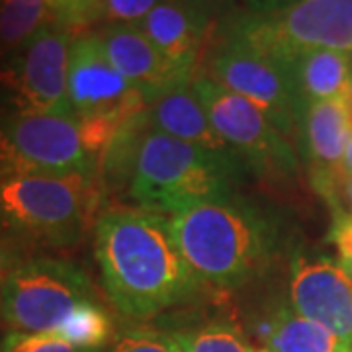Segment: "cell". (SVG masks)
Here are the masks:
<instances>
[{
	"label": "cell",
	"mask_w": 352,
	"mask_h": 352,
	"mask_svg": "<svg viewBox=\"0 0 352 352\" xmlns=\"http://www.w3.org/2000/svg\"><path fill=\"white\" fill-rule=\"evenodd\" d=\"M96 302L88 276L71 261L25 258L0 292V317L16 333L57 335L78 305Z\"/></svg>",
	"instance_id": "5"
},
{
	"label": "cell",
	"mask_w": 352,
	"mask_h": 352,
	"mask_svg": "<svg viewBox=\"0 0 352 352\" xmlns=\"http://www.w3.org/2000/svg\"><path fill=\"white\" fill-rule=\"evenodd\" d=\"M192 2H198V4H201V6H206V8H210V10H212L219 0H192Z\"/></svg>",
	"instance_id": "31"
},
{
	"label": "cell",
	"mask_w": 352,
	"mask_h": 352,
	"mask_svg": "<svg viewBox=\"0 0 352 352\" xmlns=\"http://www.w3.org/2000/svg\"><path fill=\"white\" fill-rule=\"evenodd\" d=\"M180 352H256L239 329L227 321H210L196 327L173 331Z\"/></svg>",
	"instance_id": "20"
},
{
	"label": "cell",
	"mask_w": 352,
	"mask_h": 352,
	"mask_svg": "<svg viewBox=\"0 0 352 352\" xmlns=\"http://www.w3.org/2000/svg\"><path fill=\"white\" fill-rule=\"evenodd\" d=\"M294 0H247L252 14H270L286 8Z\"/></svg>",
	"instance_id": "29"
},
{
	"label": "cell",
	"mask_w": 352,
	"mask_h": 352,
	"mask_svg": "<svg viewBox=\"0 0 352 352\" xmlns=\"http://www.w3.org/2000/svg\"><path fill=\"white\" fill-rule=\"evenodd\" d=\"M96 261L112 303L131 319H149L190 300L198 280L166 215L113 208L96 219Z\"/></svg>",
	"instance_id": "1"
},
{
	"label": "cell",
	"mask_w": 352,
	"mask_h": 352,
	"mask_svg": "<svg viewBox=\"0 0 352 352\" xmlns=\"http://www.w3.org/2000/svg\"><path fill=\"white\" fill-rule=\"evenodd\" d=\"M176 245L198 284L239 288L276 252L278 223L241 198L210 201L168 217Z\"/></svg>",
	"instance_id": "2"
},
{
	"label": "cell",
	"mask_w": 352,
	"mask_h": 352,
	"mask_svg": "<svg viewBox=\"0 0 352 352\" xmlns=\"http://www.w3.org/2000/svg\"><path fill=\"white\" fill-rule=\"evenodd\" d=\"M329 241L337 252V263L352 278V212H333Z\"/></svg>",
	"instance_id": "25"
},
{
	"label": "cell",
	"mask_w": 352,
	"mask_h": 352,
	"mask_svg": "<svg viewBox=\"0 0 352 352\" xmlns=\"http://www.w3.org/2000/svg\"><path fill=\"white\" fill-rule=\"evenodd\" d=\"M110 352H180L170 333L138 327L124 331L112 342Z\"/></svg>",
	"instance_id": "22"
},
{
	"label": "cell",
	"mask_w": 352,
	"mask_h": 352,
	"mask_svg": "<svg viewBox=\"0 0 352 352\" xmlns=\"http://www.w3.org/2000/svg\"><path fill=\"white\" fill-rule=\"evenodd\" d=\"M292 309L325 327L352 349V278L337 261L296 254L289 276Z\"/></svg>",
	"instance_id": "12"
},
{
	"label": "cell",
	"mask_w": 352,
	"mask_h": 352,
	"mask_svg": "<svg viewBox=\"0 0 352 352\" xmlns=\"http://www.w3.org/2000/svg\"><path fill=\"white\" fill-rule=\"evenodd\" d=\"M69 102L80 124L104 126L113 133L149 106L145 96L113 67L96 34L73 39Z\"/></svg>",
	"instance_id": "10"
},
{
	"label": "cell",
	"mask_w": 352,
	"mask_h": 352,
	"mask_svg": "<svg viewBox=\"0 0 352 352\" xmlns=\"http://www.w3.org/2000/svg\"><path fill=\"white\" fill-rule=\"evenodd\" d=\"M256 352H264V351H256Z\"/></svg>",
	"instance_id": "33"
},
{
	"label": "cell",
	"mask_w": 352,
	"mask_h": 352,
	"mask_svg": "<svg viewBox=\"0 0 352 352\" xmlns=\"http://www.w3.org/2000/svg\"><path fill=\"white\" fill-rule=\"evenodd\" d=\"M344 100H346V108H349V120H351V129H352V85H351V90L344 94Z\"/></svg>",
	"instance_id": "30"
},
{
	"label": "cell",
	"mask_w": 352,
	"mask_h": 352,
	"mask_svg": "<svg viewBox=\"0 0 352 352\" xmlns=\"http://www.w3.org/2000/svg\"><path fill=\"white\" fill-rule=\"evenodd\" d=\"M333 212H352V176L342 178L335 194V200L331 204Z\"/></svg>",
	"instance_id": "27"
},
{
	"label": "cell",
	"mask_w": 352,
	"mask_h": 352,
	"mask_svg": "<svg viewBox=\"0 0 352 352\" xmlns=\"http://www.w3.org/2000/svg\"><path fill=\"white\" fill-rule=\"evenodd\" d=\"M210 8L198 2L163 0L138 28L170 61L194 71L210 32Z\"/></svg>",
	"instance_id": "15"
},
{
	"label": "cell",
	"mask_w": 352,
	"mask_h": 352,
	"mask_svg": "<svg viewBox=\"0 0 352 352\" xmlns=\"http://www.w3.org/2000/svg\"><path fill=\"white\" fill-rule=\"evenodd\" d=\"M71 45L67 30L43 25L20 47L18 57L0 76L12 92L18 113L75 116L69 102Z\"/></svg>",
	"instance_id": "11"
},
{
	"label": "cell",
	"mask_w": 352,
	"mask_h": 352,
	"mask_svg": "<svg viewBox=\"0 0 352 352\" xmlns=\"http://www.w3.org/2000/svg\"><path fill=\"white\" fill-rule=\"evenodd\" d=\"M100 175H32L0 180V235L22 251L69 249L102 201Z\"/></svg>",
	"instance_id": "4"
},
{
	"label": "cell",
	"mask_w": 352,
	"mask_h": 352,
	"mask_svg": "<svg viewBox=\"0 0 352 352\" xmlns=\"http://www.w3.org/2000/svg\"><path fill=\"white\" fill-rule=\"evenodd\" d=\"M210 78L256 104L286 138L298 135L302 104L292 69L229 34L212 57Z\"/></svg>",
	"instance_id": "9"
},
{
	"label": "cell",
	"mask_w": 352,
	"mask_h": 352,
	"mask_svg": "<svg viewBox=\"0 0 352 352\" xmlns=\"http://www.w3.org/2000/svg\"><path fill=\"white\" fill-rule=\"evenodd\" d=\"M292 69L303 51H352V0H294L270 14H251L231 32Z\"/></svg>",
	"instance_id": "7"
},
{
	"label": "cell",
	"mask_w": 352,
	"mask_h": 352,
	"mask_svg": "<svg viewBox=\"0 0 352 352\" xmlns=\"http://www.w3.org/2000/svg\"><path fill=\"white\" fill-rule=\"evenodd\" d=\"M351 135L344 96L305 106L298 126V139L303 157L311 166V182L319 196L327 194L333 186V178L344 157Z\"/></svg>",
	"instance_id": "14"
},
{
	"label": "cell",
	"mask_w": 352,
	"mask_h": 352,
	"mask_svg": "<svg viewBox=\"0 0 352 352\" xmlns=\"http://www.w3.org/2000/svg\"><path fill=\"white\" fill-rule=\"evenodd\" d=\"M239 155L204 149L147 127L139 141L129 196L141 210L175 215L201 204L233 198Z\"/></svg>",
	"instance_id": "3"
},
{
	"label": "cell",
	"mask_w": 352,
	"mask_h": 352,
	"mask_svg": "<svg viewBox=\"0 0 352 352\" xmlns=\"http://www.w3.org/2000/svg\"><path fill=\"white\" fill-rule=\"evenodd\" d=\"M112 317L108 311L98 302H87L76 307L55 337L78 349L102 351V346L112 337Z\"/></svg>",
	"instance_id": "21"
},
{
	"label": "cell",
	"mask_w": 352,
	"mask_h": 352,
	"mask_svg": "<svg viewBox=\"0 0 352 352\" xmlns=\"http://www.w3.org/2000/svg\"><path fill=\"white\" fill-rule=\"evenodd\" d=\"M352 176V135L349 139V145H346V149H344V157H342V161H340L339 168H337V173H335V180H333V192H331V198L327 200V204L331 206L333 200H335V194H337V188H339L340 180L342 178H349Z\"/></svg>",
	"instance_id": "28"
},
{
	"label": "cell",
	"mask_w": 352,
	"mask_h": 352,
	"mask_svg": "<svg viewBox=\"0 0 352 352\" xmlns=\"http://www.w3.org/2000/svg\"><path fill=\"white\" fill-rule=\"evenodd\" d=\"M256 335L264 342V352H352L337 335L286 305L263 319Z\"/></svg>",
	"instance_id": "18"
},
{
	"label": "cell",
	"mask_w": 352,
	"mask_h": 352,
	"mask_svg": "<svg viewBox=\"0 0 352 352\" xmlns=\"http://www.w3.org/2000/svg\"><path fill=\"white\" fill-rule=\"evenodd\" d=\"M50 18L45 0H0V53L24 47Z\"/></svg>",
	"instance_id": "19"
},
{
	"label": "cell",
	"mask_w": 352,
	"mask_h": 352,
	"mask_svg": "<svg viewBox=\"0 0 352 352\" xmlns=\"http://www.w3.org/2000/svg\"><path fill=\"white\" fill-rule=\"evenodd\" d=\"M192 87L215 131L254 170L280 178L298 170V155L292 143L256 104L217 85L210 76L194 78Z\"/></svg>",
	"instance_id": "8"
},
{
	"label": "cell",
	"mask_w": 352,
	"mask_h": 352,
	"mask_svg": "<svg viewBox=\"0 0 352 352\" xmlns=\"http://www.w3.org/2000/svg\"><path fill=\"white\" fill-rule=\"evenodd\" d=\"M163 0H98V20L110 25L139 24Z\"/></svg>",
	"instance_id": "24"
},
{
	"label": "cell",
	"mask_w": 352,
	"mask_h": 352,
	"mask_svg": "<svg viewBox=\"0 0 352 352\" xmlns=\"http://www.w3.org/2000/svg\"><path fill=\"white\" fill-rule=\"evenodd\" d=\"M147 124L151 129L200 145L210 151L235 153L212 126L192 82L170 88L157 100H153L147 106Z\"/></svg>",
	"instance_id": "16"
},
{
	"label": "cell",
	"mask_w": 352,
	"mask_h": 352,
	"mask_svg": "<svg viewBox=\"0 0 352 352\" xmlns=\"http://www.w3.org/2000/svg\"><path fill=\"white\" fill-rule=\"evenodd\" d=\"M32 175H100L75 116L16 112L0 120V180Z\"/></svg>",
	"instance_id": "6"
},
{
	"label": "cell",
	"mask_w": 352,
	"mask_h": 352,
	"mask_svg": "<svg viewBox=\"0 0 352 352\" xmlns=\"http://www.w3.org/2000/svg\"><path fill=\"white\" fill-rule=\"evenodd\" d=\"M0 352H102L90 349H78L75 344L59 339L55 335H32V333H8Z\"/></svg>",
	"instance_id": "23"
},
{
	"label": "cell",
	"mask_w": 352,
	"mask_h": 352,
	"mask_svg": "<svg viewBox=\"0 0 352 352\" xmlns=\"http://www.w3.org/2000/svg\"><path fill=\"white\" fill-rule=\"evenodd\" d=\"M25 251H22L16 243L0 235V292L4 288L6 280L10 278L14 270L24 263Z\"/></svg>",
	"instance_id": "26"
},
{
	"label": "cell",
	"mask_w": 352,
	"mask_h": 352,
	"mask_svg": "<svg viewBox=\"0 0 352 352\" xmlns=\"http://www.w3.org/2000/svg\"><path fill=\"white\" fill-rule=\"evenodd\" d=\"M96 38L113 67L145 96L147 104L170 88L192 82V71L157 50L138 24L106 25Z\"/></svg>",
	"instance_id": "13"
},
{
	"label": "cell",
	"mask_w": 352,
	"mask_h": 352,
	"mask_svg": "<svg viewBox=\"0 0 352 352\" xmlns=\"http://www.w3.org/2000/svg\"><path fill=\"white\" fill-rule=\"evenodd\" d=\"M45 2H47V6H50L51 10H55L57 6H61V4H63L65 0H45Z\"/></svg>",
	"instance_id": "32"
},
{
	"label": "cell",
	"mask_w": 352,
	"mask_h": 352,
	"mask_svg": "<svg viewBox=\"0 0 352 352\" xmlns=\"http://www.w3.org/2000/svg\"><path fill=\"white\" fill-rule=\"evenodd\" d=\"M292 76L303 113L314 102L340 98L351 90V57L339 50L303 51L292 65Z\"/></svg>",
	"instance_id": "17"
}]
</instances>
